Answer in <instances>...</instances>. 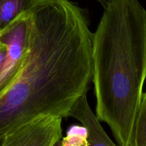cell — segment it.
<instances>
[{"mask_svg": "<svg viewBox=\"0 0 146 146\" xmlns=\"http://www.w3.org/2000/svg\"><path fill=\"white\" fill-rule=\"evenodd\" d=\"M92 36L75 3L34 0L22 66L0 92V137L38 117H69L92 82Z\"/></svg>", "mask_w": 146, "mask_h": 146, "instance_id": "1", "label": "cell"}, {"mask_svg": "<svg viewBox=\"0 0 146 146\" xmlns=\"http://www.w3.org/2000/svg\"><path fill=\"white\" fill-rule=\"evenodd\" d=\"M96 117L118 146H131L146 80V9L139 0H108L92 36Z\"/></svg>", "mask_w": 146, "mask_h": 146, "instance_id": "2", "label": "cell"}, {"mask_svg": "<svg viewBox=\"0 0 146 146\" xmlns=\"http://www.w3.org/2000/svg\"><path fill=\"white\" fill-rule=\"evenodd\" d=\"M62 117L44 116L7 133L1 146H54L62 137Z\"/></svg>", "mask_w": 146, "mask_h": 146, "instance_id": "3", "label": "cell"}, {"mask_svg": "<svg viewBox=\"0 0 146 146\" xmlns=\"http://www.w3.org/2000/svg\"><path fill=\"white\" fill-rule=\"evenodd\" d=\"M27 11L0 34V41L7 46V54L0 72V92L12 82L19 72L26 48Z\"/></svg>", "mask_w": 146, "mask_h": 146, "instance_id": "4", "label": "cell"}, {"mask_svg": "<svg viewBox=\"0 0 146 146\" xmlns=\"http://www.w3.org/2000/svg\"><path fill=\"white\" fill-rule=\"evenodd\" d=\"M69 117H72L88 130L89 146H117L107 135L100 122L93 113L88 102L87 94L83 95L72 108ZM54 146H62L60 140Z\"/></svg>", "mask_w": 146, "mask_h": 146, "instance_id": "5", "label": "cell"}, {"mask_svg": "<svg viewBox=\"0 0 146 146\" xmlns=\"http://www.w3.org/2000/svg\"><path fill=\"white\" fill-rule=\"evenodd\" d=\"M34 0H0V34L29 9Z\"/></svg>", "mask_w": 146, "mask_h": 146, "instance_id": "6", "label": "cell"}, {"mask_svg": "<svg viewBox=\"0 0 146 146\" xmlns=\"http://www.w3.org/2000/svg\"><path fill=\"white\" fill-rule=\"evenodd\" d=\"M131 146H146V92L143 93L140 102Z\"/></svg>", "mask_w": 146, "mask_h": 146, "instance_id": "7", "label": "cell"}, {"mask_svg": "<svg viewBox=\"0 0 146 146\" xmlns=\"http://www.w3.org/2000/svg\"><path fill=\"white\" fill-rule=\"evenodd\" d=\"M60 143L62 146H89L88 130L83 125H72Z\"/></svg>", "mask_w": 146, "mask_h": 146, "instance_id": "8", "label": "cell"}, {"mask_svg": "<svg viewBox=\"0 0 146 146\" xmlns=\"http://www.w3.org/2000/svg\"><path fill=\"white\" fill-rule=\"evenodd\" d=\"M7 54V46L5 43L0 41V72L2 70L5 62V57Z\"/></svg>", "mask_w": 146, "mask_h": 146, "instance_id": "9", "label": "cell"}, {"mask_svg": "<svg viewBox=\"0 0 146 146\" xmlns=\"http://www.w3.org/2000/svg\"><path fill=\"white\" fill-rule=\"evenodd\" d=\"M98 1H99V2H100L101 4H102V6H103V7H105V5H106V4H107V2H108V0H98Z\"/></svg>", "mask_w": 146, "mask_h": 146, "instance_id": "10", "label": "cell"}, {"mask_svg": "<svg viewBox=\"0 0 146 146\" xmlns=\"http://www.w3.org/2000/svg\"><path fill=\"white\" fill-rule=\"evenodd\" d=\"M3 137H0V146L2 145V140H3Z\"/></svg>", "mask_w": 146, "mask_h": 146, "instance_id": "11", "label": "cell"}]
</instances>
